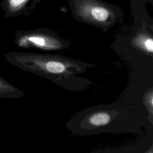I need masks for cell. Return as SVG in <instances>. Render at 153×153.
<instances>
[{
  "label": "cell",
  "instance_id": "obj_1",
  "mask_svg": "<svg viewBox=\"0 0 153 153\" xmlns=\"http://www.w3.org/2000/svg\"><path fill=\"white\" fill-rule=\"evenodd\" d=\"M5 60L23 71L49 79L58 86L71 91H82L92 81L77 75L94 68V64L59 54L10 51Z\"/></svg>",
  "mask_w": 153,
  "mask_h": 153
},
{
  "label": "cell",
  "instance_id": "obj_2",
  "mask_svg": "<svg viewBox=\"0 0 153 153\" xmlns=\"http://www.w3.org/2000/svg\"><path fill=\"white\" fill-rule=\"evenodd\" d=\"M145 115L136 108L116 102L85 108L65 124L75 136H85L103 133H139L143 126Z\"/></svg>",
  "mask_w": 153,
  "mask_h": 153
},
{
  "label": "cell",
  "instance_id": "obj_3",
  "mask_svg": "<svg viewBox=\"0 0 153 153\" xmlns=\"http://www.w3.org/2000/svg\"><path fill=\"white\" fill-rule=\"evenodd\" d=\"M71 6L75 19L107 32L121 19L120 11L97 0H75Z\"/></svg>",
  "mask_w": 153,
  "mask_h": 153
},
{
  "label": "cell",
  "instance_id": "obj_4",
  "mask_svg": "<svg viewBox=\"0 0 153 153\" xmlns=\"http://www.w3.org/2000/svg\"><path fill=\"white\" fill-rule=\"evenodd\" d=\"M14 43L19 48H34L44 51H62L69 47L67 41L47 28L18 30L15 33Z\"/></svg>",
  "mask_w": 153,
  "mask_h": 153
},
{
  "label": "cell",
  "instance_id": "obj_5",
  "mask_svg": "<svg viewBox=\"0 0 153 153\" xmlns=\"http://www.w3.org/2000/svg\"><path fill=\"white\" fill-rule=\"evenodd\" d=\"M153 29L145 20L137 30H134L129 40V45L143 54L153 59Z\"/></svg>",
  "mask_w": 153,
  "mask_h": 153
},
{
  "label": "cell",
  "instance_id": "obj_6",
  "mask_svg": "<svg viewBox=\"0 0 153 153\" xmlns=\"http://www.w3.org/2000/svg\"><path fill=\"white\" fill-rule=\"evenodd\" d=\"M25 92L0 76V98L18 99L24 96Z\"/></svg>",
  "mask_w": 153,
  "mask_h": 153
},
{
  "label": "cell",
  "instance_id": "obj_7",
  "mask_svg": "<svg viewBox=\"0 0 153 153\" xmlns=\"http://www.w3.org/2000/svg\"><path fill=\"white\" fill-rule=\"evenodd\" d=\"M143 105L146 111L148 122L151 124H153V89L151 87L143 96Z\"/></svg>",
  "mask_w": 153,
  "mask_h": 153
},
{
  "label": "cell",
  "instance_id": "obj_8",
  "mask_svg": "<svg viewBox=\"0 0 153 153\" xmlns=\"http://www.w3.org/2000/svg\"><path fill=\"white\" fill-rule=\"evenodd\" d=\"M30 0H7V8L11 14L19 13Z\"/></svg>",
  "mask_w": 153,
  "mask_h": 153
}]
</instances>
